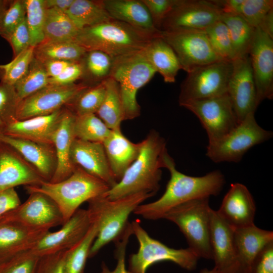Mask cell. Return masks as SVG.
Segmentation results:
<instances>
[{"label": "cell", "instance_id": "cell-1", "mask_svg": "<svg viewBox=\"0 0 273 273\" xmlns=\"http://www.w3.org/2000/svg\"><path fill=\"white\" fill-rule=\"evenodd\" d=\"M164 168L168 170L170 178L165 191L158 200L141 204L133 213L149 220L163 218L173 208L195 199L209 198L220 193L225 183L224 177L219 170L202 176L186 175L175 167L173 159L166 151L163 157Z\"/></svg>", "mask_w": 273, "mask_h": 273}, {"label": "cell", "instance_id": "cell-2", "mask_svg": "<svg viewBox=\"0 0 273 273\" xmlns=\"http://www.w3.org/2000/svg\"><path fill=\"white\" fill-rule=\"evenodd\" d=\"M140 153L120 180L104 195L115 200L141 192L155 194L164 168L163 157L167 151L165 140L151 130L141 142Z\"/></svg>", "mask_w": 273, "mask_h": 273}, {"label": "cell", "instance_id": "cell-3", "mask_svg": "<svg viewBox=\"0 0 273 273\" xmlns=\"http://www.w3.org/2000/svg\"><path fill=\"white\" fill-rule=\"evenodd\" d=\"M154 195L141 192L115 200L103 195L89 200L87 210L92 223L97 224L98 231L90 248L89 258L97 255L107 244L117 240L129 223L128 219L130 214Z\"/></svg>", "mask_w": 273, "mask_h": 273}, {"label": "cell", "instance_id": "cell-4", "mask_svg": "<svg viewBox=\"0 0 273 273\" xmlns=\"http://www.w3.org/2000/svg\"><path fill=\"white\" fill-rule=\"evenodd\" d=\"M152 39L129 25L112 19L79 30L75 42L86 52L100 51L114 59L143 50Z\"/></svg>", "mask_w": 273, "mask_h": 273}, {"label": "cell", "instance_id": "cell-5", "mask_svg": "<svg viewBox=\"0 0 273 273\" xmlns=\"http://www.w3.org/2000/svg\"><path fill=\"white\" fill-rule=\"evenodd\" d=\"M25 188L28 193L39 192L51 198L59 207L64 223L82 203L104 195L110 189L104 181L77 167L69 177L62 181H44L39 186H27Z\"/></svg>", "mask_w": 273, "mask_h": 273}, {"label": "cell", "instance_id": "cell-6", "mask_svg": "<svg viewBox=\"0 0 273 273\" xmlns=\"http://www.w3.org/2000/svg\"><path fill=\"white\" fill-rule=\"evenodd\" d=\"M211 210L209 198L198 199L173 208L163 218L179 228L188 248L198 258L212 259L210 245Z\"/></svg>", "mask_w": 273, "mask_h": 273}, {"label": "cell", "instance_id": "cell-7", "mask_svg": "<svg viewBox=\"0 0 273 273\" xmlns=\"http://www.w3.org/2000/svg\"><path fill=\"white\" fill-rule=\"evenodd\" d=\"M156 73L143 50L113 59L109 77L119 84L124 120L133 119L140 115L137 92L150 81Z\"/></svg>", "mask_w": 273, "mask_h": 273}, {"label": "cell", "instance_id": "cell-8", "mask_svg": "<svg viewBox=\"0 0 273 273\" xmlns=\"http://www.w3.org/2000/svg\"><path fill=\"white\" fill-rule=\"evenodd\" d=\"M132 234L137 239L139 248L129 256L128 270L132 273H146L148 268L158 262L171 261L188 270L194 269L198 257L189 248H170L151 237L136 219L130 222Z\"/></svg>", "mask_w": 273, "mask_h": 273}, {"label": "cell", "instance_id": "cell-9", "mask_svg": "<svg viewBox=\"0 0 273 273\" xmlns=\"http://www.w3.org/2000/svg\"><path fill=\"white\" fill-rule=\"evenodd\" d=\"M255 112L248 114L231 132L221 139L208 143L206 156L212 161L238 162L251 148L272 136V132L260 126Z\"/></svg>", "mask_w": 273, "mask_h": 273}, {"label": "cell", "instance_id": "cell-10", "mask_svg": "<svg viewBox=\"0 0 273 273\" xmlns=\"http://www.w3.org/2000/svg\"><path fill=\"white\" fill-rule=\"evenodd\" d=\"M232 70L233 61L219 60L197 67L188 72L180 85L179 105L227 93Z\"/></svg>", "mask_w": 273, "mask_h": 273}, {"label": "cell", "instance_id": "cell-11", "mask_svg": "<svg viewBox=\"0 0 273 273\" xmlns=\"http://www.w3.org/2000/svg\"><path fill=\"white\" fill-rule=\"evenodd\" d=\"M193 113L205 129L208 143L216 141L226 135L239 123L228 93L182 104Z\"/></svg>", "mask_w": 273, "mask_h": 273}, {"label": "cell", "instance_id": "cell-12", "mask_svg": "<svg viewBox=\"0 0 273 273\" xmlns=\"http://www.w3.org/2000/svg\"><path fill=\"white\" fill-rule=\"evenodd\" d=\"M221 9L213 1L176 0L163 20V31H204L220 20Z\"/></svg>", "mask_w": 273, "mask_h": 273}, {"label": "cell", "instance_id": "cell-13", "mask_svg": "<svg viewBox=\"0 0 273 273\" xmlns=\"http://www.w3.org/2000/svg\"><path fill=\"white\" fill-rule=\"evenodd\" d=\"M161 37L175 52L181 69H193L220 59L213 50L204 31H163Z\"/></svg>", "mask_w": 273, "mask_h": 273}, {"label": "cell", "instance_id": "cell-14", "mask_svg": "<svg viewBox=\"0 0 273 273\" xmlns=\"http://www.w3.org/2000/svg\"><path fill=\"white\" fill-rule=\"evenodd\" d=\"M89 86L84 83L68 85L49 84L20 101L16 119L21 120L51 114L65 107Z\"/></svg>", "mask_w": 273, "mask_h": 273}, {"label": "cell", "instance_id": "cell-15", "mask_svg": "<svg viewBox=\"0 0 273 273\" xmlns=\"http://www.w3.org/2000/svg\"><path fill=\"white\" fill-rule=\"evenodd\" d=\"M28 193L29 196L23 203L0 218L16 220L33 228L48 231L64 223L59 207L51 198L39 192Z\"/></svg>", "mask_w": 273, "mask_h": 273}, {"label": "cell", "instance_id": "cell-16", "mask_svg": "<svg viewBox=\"0 0 273 273\" xmlns=\"http://www.w3.org/2000/svg\"><path fill=\"white\" fill-rule=\"evenodd\" d=\"M227 93L239 123L248 114L255 112L258 106L249 55L233 60V70L228 83Z\"/></svg>", "mask_w": 273, "mask_h": 273}, {"label": "cell", "instance_id": "cell-17", "mask_svg": "<svg viewBox=\"0 0 273 273\" xmlns=\"http://www.w3.org/2000/svg\"><path fill=\"white\" fill-rule=\"evenodd\" d=\"M91 225L87 210L78 209L60 229L47 232L30 250L41 257L69 250L83 239Z\"/></svg>", "mask_w": 273, "mask_h": 273}, {"label": "cell", "instance_id": "cell-18", "mask_svg": "<svg viewBox=\"0 0 273 273\" xmlns=\"http://www.w3.org/2000/svg\"><path fill=\"white\" fill-rule=\"evenodd\" d=\"M249 56L258 106L263 100L273 98V38L258 27Z\"/></svg>", "mask_w": 273, "mask_h": 273}, {"label": "cell", "instance_id": "cell-19", "mask_svg": "<svg viewBox=\"0 0 273 273\" xmlns=\"http://www.w3.org/2000/svg\"><path fill=\"white\" fill-rule=\"evenodd\" d=\"M70 157L75 167L104 181L110 189L118 183L111 170L102 143L74 139Z\"/></svg>", "mask_w": 273, "mask_h": 273}, {"label": "cell", "instance_id": "cell-20", "mask_svg": "<svg viewBox=\"0 0 273 273\" xmlns=\"http://www.w3.org/2000/svg\"><path fill=\"white\" fill-rule=\"evenodd\" d=\"M44 181L15 149L0 142V192L20 185L39 186Z\"/></svg>", "mask_w": 273, "mask_h": 273}, {"label": "cell", "instance_id": "cell-21", "mask_svg": "<svg viewBox=\"0 0 273 273\" xmlns=\"http://www.w3.org/2000/svg\"><path fill=\"white\" fill-rule=\"evenodd\" d=\"M49 231L0 218V264L21 252L32 249Z\"/></svg>", "mask_w": 273, "mask_h": 273}, {"label": "cell", "instance_id": "cell-22", "mask_svg": "<svg viewBox=\"0 0 273 273\" xmlns=\"http://www.w3.org/2000/svg\"><path fill=\"white\" fill-rule=\"evenodd\" d=\"M216 211L220 217L234 229L254 224L255 202L247 188L242 184H231Z\"/></svg>", "mask_w": 273, "mask_h": 273}, {"label": "cell", "instance_id": "cell-23", "mask_svg": "<svg viewBox=\"0 0 273 273\" xmlns=\"http://www.w3.org/2000/svg\"><path fill=\"white\" fill-rule=\"evenodd\" d=\"M0 142L15 149L34 167L45 181H50L57 167V157L53 144L0 134Z\"/></svg>", "mask_w": 273, "mask_h": 273}, {"label": "cell", "instance_id": "cell-24", "mask_svg": "<svg viewBox=\"0 0 273 273\" xmlns=\"http://www.w3.org/2000/svg\"><path fill=\"white\" fill-rule=\"evenodd\" d=\"M234 229L211 209L210 245L214 268L217 271L227 270L238 263L234 243Z\"/></svg>", "mask_w": 273, "mask_h": 273}, {"label": "cell", "instance_id": "cell-25", "mask_svg": "<svg viewBox=\"0 0 273 273\" xmlns=\"http://www.w3.org/2000/svg\"><path fill=\"white\" fill-rule=\"evenodd\" d=\"M112 19L126 23L154 38L161 37L162 31L153 24L142 0H103Z\"/></svg>", "mask_w": 273, "mask_h": 273}, {"label": "cell", "instance_id": "cell-26", "mask_svg": "<svg viewBox=\"0 0 273 273\" xmlns=\"http://www.w3.org/2000/svg\"><path fill=\"white\" fill-rule=\"evenodd\" d=\"M74 118V114L65 107L59 124L52 137L56 154L57 167L50 182L56 183L66 179L76 168L72 164L70 157L72 144L75 139L73 133Z\"/></svg>", "mask_w": 273, "mask_h": 273}, {"label": "cell", "instance_id": "cell-27", "mask_svg": "<svg viewBox=\"0 0 273 273\" xmlns=\"http://www.w3.org/2000/svg\"><path fill=\"white\" fill-rule=\"evenodd\" d=\"M65 107L47 115L24 120H16L3 134L33 141L53 144L52 137L64 111Z\"/></svg>", "mask_w": 273, "mask_h": 273}, {"label": "cell", "instance_id": "cell-28", "mask_svg": "<svg viewBox=\"0 0 273 273\" xmlns=\"http://www.w3.org/2000/svg\"><path fill=\"white\" fill-rule=\"evenodd\" d=\"M272 242V231L260 229L254 224L235 229L234 243L238 263L249 271L255 257L265 246Z\"/></svg>", "mask_w": 273, "mask_h": 273}, {"label": "cell", "instance_id": "cell-29", "mask_svg": "<svg viewBox=\"0 0 273 273\" xmlns=\"http://www.w3.org/2000/svg\"><path fill=\"white\" fill-rule=\"evenodd\" d=\"M103 144L111 170L118 182L138 156L141 143L131 142L118 130H112Z\"/></svg>", "mask_w": 273, "mask_h": 273}, {"label": "cell", "instance_id": "cell-30", "mask_svg": "<svg viewBox=\"0 0 273 273\" xmlns=\"http://www.w3.org/2000/svg\"><path fill=\"white\" fill-rule=\"evenodd\" d=\"M156 72L164 82L173 83L178 71L181 69L179 60L172 48L161 37L152 39L143 50Z\"/></svg>", "mask_w": 273, "mask_h": 273}, {"label": "cell", "instance_id": "cell-31", "mask_svg": "<svg viewBox=\"0 0 273 273\" xmlns=\"http://www.w3.org/2000/svg\"><path fill=\"white\" fill-rule=\"evenodd\" d=\"M104 81L105 96L96 114L111 130H121L124 111L119 84L110 77Z\"/></svg>", "mask_w": 273, "mask_h": 273}, {"label": "cell", "instance_id": "cell-32", "mask_svg": "<svg viewBox=\"0 0 273 273\" xmlns=\"http://www.w3.org/2000/svg\"><path fill=\"white\" fill-rule=\"evenodd\" d=\"M227 26L231 39L234 59L249 55L256 28L238 15L222 12L220 17Z\"/></svg>", "mask_w": 273, "mask_h": 273}, {"label": "cell", "instance_id": "cell-33", "mask_svg": "<svg viewBox=\"0 0 273 273\" xmlns=\"http://www.w3.org/2000/svg\"><path fill=\"white\" fill-rule=\"evenodd\" d=\"M86 51L75 41H44L34 49V57L41 63L50 60L81 62Z\"/></svg>", "mask_w": 273, "mask_h": 273}, {"label": "cell", "instance_id": "cell-34", "mask_svg": "<svg viewBox=\"0 0 273 273\" xmlns=\"http://www.w3.org/2000/svg\"><path fill=\"white\" fill-rule=\"evenodd\" d=\"M66 13L79 30L112 19L103 0H74Z\"/></svg>", "mask_w": 273, "mask_h": 273}, {"label": "cell", "instance_id": "cell-35", "mask_svg": "<svg viewBox=\"0 0 273 273\" xmlns=\"http://www.w3.org/2000/svg\"><path fill=\"white\" fill-rule=\"evenodd\" d=\"M79 31L66 13L55 9H46L44 41H75Z\"/></svg>", "mask_w": 273, "mask_h": 273}, {"label": "cell", "instance_id": "cell-36", "mask_svg": "<svg viewBox=\"0 0 273 273\" xmlns=\"http://www.w3.org/2000/svg\"><path fill=\"white\" fill-rule=\"evenodd\" d=\"M112 131L96 114L75 116L73 122L75 139L103 143Z\"/></svg>", "mask_w": 273, "mask_h": 273}, {"label": "cell", "instance_id": "cell-37", "mask_svg": "<svg viewBox=\"0 0 273 273\" xmlns=\"http://www.w3.org/2000/svg\"><path fill=\"white\" fill-rule=\"evenodd\" d=\"M98 225L92 222L83 239L75 246L68 250L64 273H84L86 260L89 258L90 248L97 235Z\"/></svg>", "mask_w": 273, "mask_h": 273}, {"label": "cell", "instance_id": "cell-38", "mask_svg": "<svg viewBox=\"0 0 273 273\" xmlns=\"http://www.w3.org/2000/svg\"><path fill=\"white\" fill-rule=\"evenodd\" d=\"M104 80L89 86L83 90L65 108L75 116L96 114L105 96L106 86Z\"/></svg>", "mask_w": 273, "mask_h": 273}, {"label": "cell", "instance_id": "cell-39", "mask_svg": "<svg viewBox=\"0 0 273 273\" xmlns=\"http://www.w3.org/2000/svg\"><path fill=\"white\" fill-rule=\"evenodd\" d=\"M44 65L33 57L25 75L14 85L20 101L49 84Z\"/></svg>", "mask_w": 273, "mask_h": 273}, {"label": "cell", "instance_id": "cell-40", "mask_svg": "<svg viewBox=\"0 0 273 273\" xmlns=\"http://www.w3.org/2000/svg\"><path fill=\"white\" fill-rule=\"evenodd\" d=\"M25 3L30 46L35 47L44 40V28L47 9L44 0H25Z\"/></svg>", "mask_w": 273, "mask_h": 273}, {"label": "cell", "instance_id": "cell-41", "mask_svg": "<svg viewBox=\"0 0 273 273\" xmlns=\"http://www.w3.org/2000/svg\"><path fill=\"white\" fill-rule=\"evenodd\" d=\"M113 59L106 53L98 50L86 53L81 61L83 73L91 79L101 82L109 77Z\"/></svg>", "mask_w": 273, "mask_h": 273}, {"label": "cell", "instance_id": "cell-42", "mask_svg": "<svg viewBox=\"0 0 273 273\" xmlns=\"http://www.w3.org/2000/svg\"><path fill=\"white\" fill-rule=\"evenodd\" d=\"M205 32L216 55L221 60L233 61L232 44L226 25L219 20L208 27Z\"/></svg>", "mask_w": 273, "mask_h": 273}, {"label": "cell", "instance_id": "cell-43", "mask_svg": "<svg viewBox=\"0 0 273 273\" xmlns=\"http://www.w3.org/2000/svg\"><path fill=\"white\" fill-rule=\"evenodd\" d=\"M34 47H30L9 63L0 65L1 82L14 85L26 73L34 57Z\"/></svg>", "mask_w": 273, "mask_h": 273}, {"label": "cell", "instance_id": "cell-44", "mask_svg": "<svg viewBox=\"0 0 273 273\" xmlns=\"http://www.w3.org/2000/svg\"><path fill=\"white\" fill-rule=\"evenodd\" d=\"M20 101L13 85L0 83V134L16 119V112Z\"/></svg>", "mask_w": 273, "mask_h": 273}, {"label": "cell", "instance_id": "cell-45", "mask_svg": "<svg viewBox=\"0 0 273 273\" xmlns=\"http://www.w3.org/2000/svg\"><path fill=\"white\" fill-rule=\"evenodd\" d=\"M41 256L30 249L0 264V273H37Z\"/></svg>", "mask_w": 273, "mask_h": 273}, {"label": "cell", "instance_id": "cell-46", "mask_svg": "<svg viewBox=\"0 0 273 273\" xmlns=\"http://www.w3.org/2000/svg\"><path fill=\"white\" fill-rule=\"evenodd\" d=\"M25 17V0L11 1L0 18V35L6 40Z\"/></svg>", "mask_w": 273, "mask_h": 273}, {"label": "cell", "instance_id": "cell-47", "mask_svg": "<svg viewBox=\"0 0 273 273\" xmlns=\"http://www.w3.org/2000/svg\"><path fill=\"white\" fill-rule=\"evenodd\" d=\"M272 9V0H243L238 15L256 28L264 16Z\"/></svg>", "mask_w": 273, "mask_h": 273}, {"label": "cell", "instance_id": "cell-48", "mask_svg": "<svg viewBox=\"0 0 273 273\" xmlns=\"http://www.w3.org/2000/svg\"><path fill=\"white\" fill-rule=\"evenodd\" d=\"M132 235L131 224L129 222L121 236L115 241V252L117 264L115 268L111 270L104 263L101 265L102 273H132L127 269L125 266V253L127 245L130 236Z\"/></svg>", "mask_w": 273, "mask_h": 273}, {"label": "cell", "instance_id": "cell-49", "mask_svg": "<svg viewBox=\"0 0 273 273\" xmlns=\"http://www.w3.org/2000/svg\"><path fill=\"white\" fill-rule=\"evenodd\" d=\"M142 1L148 9L153 24L159 30H160L163 20L176 2V0Z\"/></svg>", "mask_w": 273, "mask_h": 273}, {"label": "cell", "instance_id": "cell-50", "mask_svg": "<svg viewBox=\"0 0 273 273\" xmlns=\"http://www.w3.org/2000/svg\"><path fill=\"white\" fill-rule=\"evenodd\" d=\"M11 45L14 57L31 47L26 17L6 39Z\"/></svg>", "mask_w": 273, "mask_h": 273}, {"label": "cell", "instance_id": "cell-51", "mask_svg": "<svg viewBox=\"0 0 273 273\" xmlns=\"http://www.w3.org/2000/svg\"><path fill=\"white\" fill-rule=\"evenodd\" d=\"M67 250H62L41 257L37 273H64Z\"/></svg>", "mask_w": 273, "mask_h": 273}, {"label": "cell", "instance_id": "cell-52", "mask_svg": "<svg viewBox=\"0 0 273 273\" xmlns=\"http://www.w3.org/2000/svg\"><path fill=\"white\" fill-rule=\"evenodd\" d=\"M249 273H273V242L265 246L255 257Z\"/></svg>", "mask_w": 273, "mask_h": 273}, {"label": "cell", "instance_id": "cell-53", "mask_svg": "<svg viewBox=\"0 0 273 273\" xmlns=\"http://www.w3.org/2000/svg\"><path fill=\"white\" fill-rule=\"evenodd\" d=\"M83 69L81 62H73L68 65L58 76L50 78L49 84L55 85H68L74 82L83 75Z\"/></svg>", "mask_w": 273, "mask_h": 273}, {"label": "cell", "instance_id": "cell-54", "mask_svg": "<svg viewBox=\"0 0 273 273\" xmlns=\"http://www.w3.org/2000/svg\"><path fill=\"white\" fill-rule=\"evenodd\" d=\"M21 204L20 198L14 188L0 192V217L16 209Z\"/></svg>", "mask_w": 273, "mask_h": 273}, {"label": "cell", "instance_id": "cell-55", "mask_svg": "<svg viewBox=\"0 0 273 273\" xmlns=\"http://www.w3.org/2000/svg\"><path fill=\"white\" fill-rule=\"evenodd\" d=\"M72 62L63 60H50L42 63L50 78L60 75Z\"/></svg>", "mask_w": 273, "mask_h": 273}, {"label": "cell", "instance_id": "cell-56", "mask_svg": "<svg viewBox=\"0 0 273 273\" xmlns=\"http://www.w3.org/2000/svg\"><path fill=\"white\" fill-rule=\"evenodd\" d=\"M258 27L273 38V9L264 16Z\"/></svg>", "mask_w": 273, "mask_h": 273}, {"label": "cell", "instance_id": "cell-57", "mask_svg": "<svg viewBox=\"0 0 273 273\" xmlns=\"http://www.w3.org/2000/svg\"><path fill=\"white\" fill-rule=\"evenodd\" d=\"M46 9H55L66 13L74 0H44Z\"/></svg>", "mask_w": 273, "mask_h": 273}, {"label": "cell", "instance_id": "cell-58", "mask_svg": "<svg viewBox=\"0 0 273 273\" xmlns=\"http://www.w3.org/2000/svg\"><path fill=\"white\" fill-rule=\"evenodd\" d=\"M216 273H249V271L238 263L227 270L223 271H217Z\"/></svg>", "mask_w": 273, "mask_h": 273}, {"label": "cell", "instance_id": "cell-59", "mask_svg": "<svg viewBox=\"0 0 273 273\" xmlns=\"http://www.w3.org/2000/svg\"><path fill=\"white\" fill-rule=\"evenodd\" d=\"M10 1L8 0H0V18L9 5Z\"/></svg>", "mask_w": 273, "mask_h": 273}, {"label": "cell", "instance_id": "cell-60", "mask_svg": "<svg viewBox=\"0 0 273 273\" xmlns=\"http://www.w3.org/2000/svg\"><path fill=\"white\" fill-rule=\"evenodd\" d=\"M217 271L213 268L211 270H209L207 268H205L202 270L199 273H216Z\"/></svg>", "mask_w": 273, "mask_h": 273}, {"label": "cell", "instance_id": "cell-61", "mask_svg": "<svg viewBox=\"0 0 273 273\" xmlns=\"http://www.w3.org/2000/svg\"><path fill=\"white\" fill-rule=\"evenodd\" d=\"M101 273H102V272H101Z\"/></svg>", "mask_w": 273, "mask_h": 273}]
</instances>
